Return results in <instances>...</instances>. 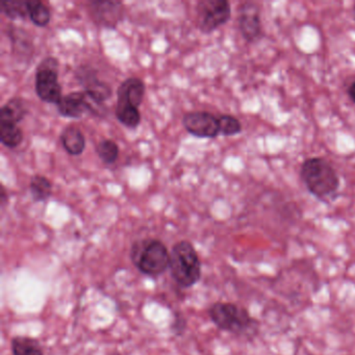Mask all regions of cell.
I'll return each mask as SVG.
<instances>
[{
	"label": "cell",
	"mask_w": 355,
	"mask_h": 355,
	"mask_svg": "<svg viewBox=\"0 0 355 355\" xmlns=\"http://www.w3.org/2000/svg\"><path fill=\"white\" fill-rule=\"evenodd\" d=\"M300 178L305 188L320 201L331 200L340 189V178L323 157H309L301 165Z\"/></svg>",
	"instance_id": "1"
},
{
	"label": "cell",
	"mask_w": 355,
	"mask_h": 355,
	"mask_svg": "<svg viewBox=\"0 0 355 355\" xmlns=\"http://www.w3.org/2000/svg\"><path fill=\"white\" fill-rule=\"evenodd\" d=\"M130 259L141 273L150 277H159L169 269L170 252L162 241L143 239L132 244Z\"/></svg>",
	"instance_id": "2"
},
{
	"label": "cell",
	"mask_w": 355,
	"mask_h": 355,
	"mask_svg": "<svg viewBox=\"0 0 355 355\" xmlns=\"http://www.w3.org/2000/svg\"><path fill=\"white\" fill-rule=\"evenodd\" d=\"M170 274L178 286L192 288L202 275L200 257L194 245L182 240L174 244L170 252Z\"/></svg>",
	"instance_id": "3"
},
{
	"label": "cell",
	"mask_w": 355,
	"mask_h": 355,
	"mask_svg": "<svg viewBox=\"0 0 355 355\" xmlns=\"http://www.w3.org/2000/svg\"><path fill=\"white\" fill-rule=\"evenodd\" d=\"M209 315L219 329L236 336H254L259 330V322L246 309L234 303H214L209 309Z\"/></svg>",
	"instance_id": "4"
},
{
	"label": "cell",
	"mask_w": 355,
	"mask_h": 355,
	"mask_svg": "<svg viewBox=\"0 0 355 355\" xmlns=\"http://www.w3.org/2000/svg\"><path fill=\"white\" fill-rule=\"evenodd\" d=\"M35 89L41 101L58 105L64 96L59 83V61L47 57L40 62L36 70Z\"/></svg>",
	"instance_id": "5"
},
{
	"label": "cell",
	"mask_w": 355,
	"mask_h": 355,
	"mask_svg": "<svg viewBox=\"0 0 355 355\" xmlns=\"http://www.w3.org/2000/svg\"><path fill=\"white\" fill-rule=\"evenodd\" d=\"M197 26L203 34H211L230 21L232 7L226 0H200L196 6Z\"/></svg>",
	"instance_id": "6"
},
{
	"label": "cell",
	"mask_w": 355,
	"mask_h": 355,
	"mask_svg": "<svg viewBox=\"0 0 355 355\" xmlns=\"http://www.w3.org/2000/svg\"><path fill=\"white\" fill-rule=\"evenodd\" d=\"M182 125L192 136L201 139H214L220 135L219 119L209 112L196 111L187 113Z\"/></svg>",
	"instance_id": "7"
},
{
	"label": "cell",
	"mask_w": 355,
	"mask_h": 355,
	"mask_svg": "<svg viewBox=\"0 0 355 355\" xmlns=\"http://www.w3.org/2000/svg\"><path fill=\"white\" fill-rule=\"evenodd\" d=\"M99 107L101 105L95 103L85 91L64 95L57 105L60 115L76 119L82 118L85 114H96Z\"/></svg>",
	"instance_id": "8"
},
{
	"label": "cell",
	"mask_w": 355,
	"mask_h": 355,
	"mask_svg": "<svg viewBox=\"0 0 355 355\" xmlns=\"http://www.w3.org/2000/svg\"><path fill=\"white\" fill-rule=\"evenodd\" d=\"M239 30L243 38L248 43H254L261 38V13L259 7L253 3H244L240 7L238 18Z\"/></svg>",
	"instance_id": "9"
},
{
	"label": "cell",
	"mask_w": 355,
	"mask_h": 355,
	"mask_svg": "<svg viewBox=\"0 0 355 355\" xmlns=\"http://www.w3.org/2000/svg\"><path fill=\"white\" fill-rule=\"evenodd\" d=\"M90 11L93 19L99 26L114 28L123 15V3L119 1H93L90 3Z\"/></svg>",
	"instance_id": "10"
},
{
	"label": "cell",
	"mask_w": 355,
	"mask_h": 355,
	"mask_svg": "<svg viewBox=\"0 0 355 355\" xmlns=\"http://www.w3.org/2000/svg\"><path fill=\"white\" fill-rule=\"evenodd\" d=\"M78 80L84 87L85 92L98 105H103V103L109 101L113 94L111 87L107 83L101 82L93 70H87L83 68L82 72L78 73Z\"/></svg>",
	"instance_id": "11"
},
{
	"label": "cell",
	"mask_w": 355,
	"mask_h": 355,
	"mask_svg": "<svg viewBox=\"0 0 355 355\" xmlns=\"http://www.w3.org/2000/svg\"><path fill=\"white\" fill-rule=\"evenodd\" d=\"M146 86L139 78H130L124 80L117 90V105L138 107L142 105Z\"/></svg>",
	"instance_id": "12"
},
{
	"label": "cell",
	"mask_w": 355,
	"mask_h": 355,
	"mask_svg": "<svg viewBox=\"0 0 355 355\" xmlns=\"http://www.w3.org/2000/svg\"><path fill=\"white\" fill-rule=\"evenodd\" d=\"M60 140L64 149L70 155H80L86 148V138L80 128L76 125H69L64 128Z\"/></svg>",
	"instance_id": "13"
},
{
	"label": "cell",
	"mask_w": 355,
	"mask_h": 355,
	"mask_svg": "<svg viewBox=\"0 0 355 355\" xmlns=\"http://www.w3.org/2000/svg\"><path fill=\"white\" fill-rule=\"evenodd\" d=\"M28 114L24 99L14 97L0 109V123L18 124Z\"/></svg>",
	"instance_id": "14"
},
{
	"label": "cell",
	"mask_w": 355,
	"mask_h": 355,
	"mask_svg": "<svg viewBox=\"0 0 355 355\" xmlns=\"http://www.w3.org/2000/svg\"><path fill=\"white\" fill-rule=\"evenodd\" d=\"M11 348L13 355H44L39 340L30 336H14Z\"/></svg>",
	"instance_id": "15"
},
{
	"label": "cell",
	"mask_w": 355,
	"mask_h": 355,
	"mask_svg": "<svg viewBox=\"0 0 355 355\" xmlns=\"http://www.w3.org/2000/svg\"><path fill=\"white\" fill-rule=\"evenodd\" d=\"M24 132L18 124L0 123V140L8 148L14 149L24 141Z\"/></svg>",
	"instance_id": "16"
},
{
	"label": "cell",
	"mask_w": 355,
	"mask_h": 355,
	"mask_svg": "<svg viewBox=\"0 0 355 355\" xmlns=\"http://www.w3.org/2000/svg\"><path fill=\"white\" fill-rule=\"evenodd\" d=\"M30 190L35 202H43L51 196L53 184L45 176L35 175L31 180Z\"/></svg>",
	"instance_id": "17"
},
{
	"label": "cell",
	"mask_w": 355,
	"mask_h": 355,
	"mask_svg": "<svg viewBox=\"0 0 355 355\" xmlns=\"http://www.w3.org/2000/svg\"><path fill=\"white\" fill-rule=\"evenodd\" d=\"M28 17L35 26L45 28L51 22V14L49 7L39 0H28Z\"/></svg>",
	"instance_id": "18"
},
{
	"label": "cell",
	"mask_w": 355,
	"mask_h": 355,
	"mask_svg": "<svg viewBox=\"0 0 355 355\" xmlns=\"http://www.w3.org/2000/svg\"><path fill=\"white\" fill-rule=\"evenodd\" d=\"M0 8L10 19H24L28 16V0H3Z\"/></svg>",
	"instance_id": "19"
},
{
	"label": "cell",
	"mask_w": 355,
	"mask_h": 355,
	"mask_svg": "<svg viewBox=\"0 0 355 355\" xmlns=\"http://www.w3.org/2000/svg\"><path fill=\"white\" fill-rule=\"evenodd\" d=\"M116 117L120 123L128 128H137L141 123V113L138 107L116 105Z\"/></svg>",
	"instance_id": "20"
},
{
	"label": "cell",
	"mask_w": 355,
	"mask_h": 355,
	"mask_svg": "<svg viewBox=\"0 0 355 355\" xmlns=\"http://www.w3.org/2000/svg\"><path fill=\"white\" fill-rule=\"evenodd\" d=\"M96 153L103 163L111 165L115 163L119 157V146L115 141L105 139L97 144Z\"/></svg>",
	"instance_id": "21"
},
{
	"label": "cell",
	"mask_w": 355,
	"mask_h": 355,
	"mask_svg": "<svg viewBox=\"0 0 355 355\" xmlns=\"http://www.w3.org/2000/svg\"><path fill=\"white\" fill-rule=\"evenodd\" d=\"M219 119L220 135L224 137L236 136L242 132V123L240 120L232 115H221Z\"/></svg>",
	"instance_id": "22"
},
{
	"label": "cell",
	"mask_w": 355,
	"mask_h": 355,
	"mask_svg": "<svg viewBox=\"0 0 355 355\" xmlns=\"http://www.w3.org/2000/svg\"><path fill=\"white\" fill-rule=\"evenodd\" d=\"M187 328V321L184 315L180 313H176L174 315V320L171 324V330L175 336H180L184 334V330Z\"/></svg>",
	"instance_id": "23"
},
{
	"label": "cell",
	"mask_w": 355,
	"mask_h": 355,
	"mask_svg": "<svg viewBox=\"0 0 355 355\" xmlns=\"http://www.w3.org/2000/svg\"><path fill=\"white\" fill-rule=\"evenodd\" d=\"M8 200H9V196H8L7 190H6L5 186L1 184V191H0V205H1V207H6Z\"/></svg>",
	"instance_id": "24"
},
{
	"label": "cell",
	"mask_w": 355,
	"mask_h": 355,
	"mask_svg": "<svg viewBox=\"0 0 355 355\" xmlns=\"http://www.w3.org/2000/svg\"><path fill=\"white\" fill-rule=\"evenodd\" d=\"M347 93H348V96L349 98L351 99V101H352L353 103H355V80L350 85V86H349Z\"/></svg>",
	"instance_id": "25"
},
{
	"label": "cell",
	"mask_w": 355,
	"mask_h": 355,
	"mask_svg": "<svg viewBox=\"0 0 355 355\" xmlns=\"http://www.w3.org/2000/svg\"><path fill=\"white\" fill-rule=\"evenodd\" d=\"M110 355H122V354H120L119 352H114V353H112V354H110Z\"/></svg>",
	"instance_id": "26"
},
{
	"label": "cell",
	"mask_w": 355,
	"mask_h": 355,
	"mask_svg": "<svg viewBox=\"0 0 355 355\" xmlns=\"http://www.w3.org/2000/svg\"><path fill=\"white\" fill-rule=\"evenodd\" d=\"M353 15H354V20H355V3H354V7H353Z\"/></svg>",
	"instance_id": "27"
}]
</instances>
